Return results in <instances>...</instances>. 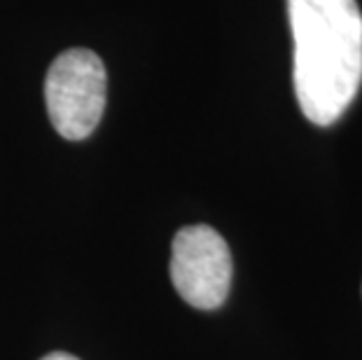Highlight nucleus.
<instances>
[{
  "label": "nucleus",
  "mask_w": 362,
  "mask_h": 360,
  "mask_svg": "<svg viewBox=\"0 0 362 360\" xmlns=\"http://www.w3.org/2000/svg\"><path fill=\"white\" fill-rule=\"evenodd\" d=\"M295 40V94L306 120L329 127L362 82V12L358 0H288Z\"/></svg>",
  "instance_id": "obj_1"
},
{
  "label": "nucleus",
  "mask_w": 362,
  "mask_h": 360,
  "mask_svg": "<svg viewBox=\"0 0 362 360\" xmlns=\"http://www.w3.org/2000/svg\"><path fill=\"white\" fill-rule=\"evenodd\" d=\"M40 360H80V358H75L71 354H64V351H54V354H47V356L40 358Z\"/></svg>",
  "instance_id": "obj_4"
},
{
  "label": "nucleus",
  "mask_w": 362,
  "mask_h": 360,
  "mask_svg": "<svg viewBox=\"0 0 362 360\" xmlns=\"http://www.w3.org/2000/svg\"><path fill=\"white\" fill-rule=\"evenodd\" d=\"M171 281L194 309H218L232 286V252L208 225L182 227L173 239Z\"/></svg>",
  "instance_id": "obj_3"
},
{
  "label": "nucleus",
  "mask_w": 362,
  "mask_h": 360,
  "mask_svg": "<svg viewBox=\"0 0 362 360\" xmlns=\"http://www.w3.org/2000/svg\"><path fill=\"white\" fill-rule=\"evenodd\" d=\"M107 75L91 50H68L54 59L45 80L52 127L66 141H84L96 132L105 110Z\"/></svg>",
  "instance_id": "obj_2"
}]
</instances>
